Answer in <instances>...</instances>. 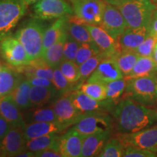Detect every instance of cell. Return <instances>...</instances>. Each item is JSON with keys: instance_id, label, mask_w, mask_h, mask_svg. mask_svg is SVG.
<instances>
[{"instance_id": "1", "label": "cell", "mask_w": 157, "mask_h": 157, "mask_svg": "<svg viewBox=\"0 0 157 157\" xmlns=\"http://www.w3.org/2000/svg\"><path fill=\"white\" fill-rule=\"evenodd\" d=\"M109 113L119 132H137L157 123V109H150L130 98L121 99Z\"/></svg>"}, {"instance_id": "2", "label": "cell", "mask_w": 157, "mask_h": 157, "mask_svg": "<svg viewBox=\"0 0 157 157\" xmlns=\"http://www.w3.org/2000/svg\"><path fill=\"white\" fill-rule=\"evenodd\" d=\"M45 29L43 21L33 17L24 21L14 35L24 47L30 62L42 57Z\"/></svg>"}, {"instance_id": "3", "label": "cell", "mask_w": 157, "mask_h": 157, "mask_svg": "<svg viewBox=\"0 0 157 157\" xmlns=\"http://www.w3.org/2000/svg\"><path fill=\"white\" fill-rule=\"evenodd\" d=\"M156 74L127 78V85L122 98H130L146 105L157 103Z\"/></svg>"}, {"instance_id": "4", "label": "cell", "mask_w": 157, "mask_h": 157, "mask_svg": "<svg viewBox=\"0 0 157 157\" xmlns=\"http://www.w3.org/2000/svg\"><path fill=\"white\" fill-rule=\"evenodd\" d=\"M127 27L136 29L147 26L157 5L151 0H130L117 7Z\"/></svg>"}, {"instance_id": "5", "label": "cell", "mask_w": 157, "mask_h": 157, "mask_svg": "<svg viewBox=\"0 0 157 157\" xmlns=\"http://www.w3.org/2000/svg\"><path fill=\"white\" fill-rule=\"evenodd\" d=\"M21 0H0V42L10 36L26 13Z\"/></svg>"}, {"instance_id": "6", "label": "cell", "mask_w": 157, "mask_h": 157, "mask_svg": "<svg viewBox=\"0 0 157 157\" xmlns=\"http://www.w3.org/2000/svg\"><path fill=\"white\" fill-rule=\"evenodd\" d=\"M114 127L113 119L107 111H94L83 113L73 127L83 136L97 132L112 130Z\"/></svg>"}, {"instance_id": "7", "label": "cell", "mask_w": 157, "mask_h": 157, "mask_svg": "<svg viewBox=\"0 0 157 157\" xmlns=\"http://www.w3.org/2000/svg\"><path fill=\"white\" fill-rule=\"evenodd\" d=\"M74 15L85 24L101 25L106 2L104 0H71Z\"/></svg>"}, {"instance_id": "8", "label": "cell", "mask_w": 157, "mask_h": 157, "mask_svg": "<svg viewBox=\"0 0 157 157\" xmlns=\"http://www.w3.org/2000/svg\"><path fill=\"white\" fill-rule=\"evenodd\" d=\"M33 12V17L42 21L74 15L72 6L65 0H39L34 4Z\"/></svg>"}, {"instance_id": "9", "label": "cell", "mask_w": 157, "mask_h": 157, "mask_svg": "<svg viewBox=\"0 0 157 157\" xmlns=\"http://www.w3.org/2000/svg\"><path fill=\"white\" fill-rule=\"evenodd\" d=\"M117 137L125 148L137 147L157 154V124L137 132H119Z\"/></svg>"}, {"instance_id": "10", "label": "cell", "mask_w": 157, "mask_h": 157, "mask_svg": "<svg viewBox=\"0 0 157 157\" xmlns=\"http://www.w3.org/2000/svg\"><path fill=\"white\" fill-rule=\"evenodd\" d=\"M0 55L10 66L15 69L30 63L24 47L12 34L0 42Z\"/></svg>"}, {"instance_id": "11", "label": "cell", "mask_w": 157, "mask_h": 157, "mask_svg": "<svg viewBox=\"0 0 157 157\" xmlns=\"http://www.w3.org/2000/svg\"><path fill=\"white\" fill-rule=\"evenodd\" d=\"M71 101L76 109L82 113L94 112V111H107L110 112L115 103L105 99L103 101H97L90 98L80 91L76 90L69 93Z\"/></svg>"}, {"instance_id": "12", "label": "cell", "mask_w": 157, "mask_h": 157, "mask_svg": "<svg viewBox=\"0 0 157 157\" xmlns=\"http://www.w3.org/2000/svg\"><path fill=\"white\" fill-rule=\"evenodd\" d=\"M100 26L117 40L127 28L126 21L119 8L107 2Z\"/></svg>"}, {"instance_id": "13", "label": "cell", "mask_w": 157, "mask_h": 157, "mask_svg": "<svg viewBox=\"0 0 157 157\" xmlns=\"http://www.w3.org/2000/svg\"><path fill=\"white\" fill-rule=\"evenodd\" d=\"M2 156H17L25 149V140L23 129L17 127H10L1 142Z\"/></svg>"}, {"instance_id": "14", "label": "cell", "mask_w": 157, "mask_h": 157, "mask_svg": "<svg viewBox=\"0 0 157 157\" xmlns=\"http://www.w3.org/2000/svg\"><path fill=\"white\" fill-rule=\"evenodd\" d=\"M122 78H124L123 74L116 62L114 56H112L103 58L87 81L106 84Z\"/></svg>"}, {"instance_id": "15", "label": "cell", "mask_w": 157, "mask_h": 157, "mask_svg": "<svg viewBox=\"0 0 157 157\" xmlns=\"http://www.w3.org/2000/svg\"><path fill=\"white\" fill-rule=\"evenodd\" d=\"M93 42L105 56H112L121 51L117 39H113L100 25L86 24Z\"/></svg>"}, {"instance_id": "16", "label": "cell", "mask_w": 157, "mask_h": 157, "mask_svg": "<svg viewBox=\"0 0 157 157\" xmlns=\"http://www.w3.org/2000/svg\"><path fill=\"white\" fill-rule=\"evenodd\" d=\"M57 119L61 123L68 124L71 126L79 120L83 113L76 109L72 103L69 93L63 95L52 105Z\"/></svg>"}, {"instance_id": "17", "label": "cell", "mask_w": 157, "mask_h": 157, "mask_svg": "<svg viewBox=\"0 0 157 157\" xmlns=\"http://www.w3.org/2000/svg\"><path fill=\"white\" fill-rule=\"evenodd\" d=\"M71 125L60 121H43L26 124L23 129L25 140H29L34 137L50 134H60L66 130Z\"/></svg>"}, {"instance_id": "18", "label": "cell", "mask_w": 157, "mask_h": 157, "mask_svg": "<svg viewBox=\"0 0 157 157\" xmlns=\"http://www.w3.org/2000/svg\"><path fill=\"white\" fill-rule=\"evenodd\" d=\"M84 136L78 132L74 127L60 135L59 151L63 157L81 156L82 143Z\"/></svg>"}, {"instance_id": "19", "label": "cell", "mask_w": 157, "mask_h": 157, "mask_svg": "<svg viewBox=\"0 0 157 157\" xmlns=\"http://www.w3.org/2000/svg\"><path fill=\"white\" fill-rule=\"evenodd\" d=\"M0 114L13 127L24 129L25 122L21 109L15 103L10 95L0 98Z\"/></svg>"}, {"instance_id": "20", "label": "cell", "mask_w": 157, "mask_h": 157, "mask_svg": "<svg viewBox=\"0 0 157 157\" xmlns=\"http://www.w3.org/2000/svg\"><path fill=\"white\" fill-rule=\"evenodd\" d=\"M111 132L112 130H108L84 136L81 157L98 156L103 150L104 146L109 140Z\"/></svg>"}, {"instance_id": "21", "label": "cell", "mask_w": 157, "mask_h": 157, "mask_svg": "<svg viewBox=\"0 0 157 157\" xmlns=\"http://www.w3.org/2000/svg\"><path fill=\"white\" fill-rule=\"evenodd\" d=\"M149 35L147 26L127 28L118 39L121 50L135 51Z\"/></svg>"}, {"instance_id": "22", "label": "cell", "mask_w": 157, "mask_h": 157, "mask_svg": "<svg viewBox=\"0 0 157 157\" xmlns=\"http://www.w3.org/2000/svg\"><path fill=\"white\" fill-rule=\"evenodd\" d=\"M23 78L22 74L5 65L0 72V98L10 95Z\"/></svg>"}, {"instance_id": "23", "label": "cell", "mask_w": 157, "mask_h": 157, "mask_svg": "<svg viewBox=\"0 0 157 157\" xmlns=\"http://www.w3.org/2000/svg\"><path fill=\"white\" fill-rule=\"evenodd\" d=\"M68 37L80 44L94 42L85 23L80 21L75 15H69L66 25Z\"/></svg>"}, {"instance_id": "24", "label": "cell", "mask_w": 157, "mask_h": 157, "mask_svg": "<svg viewBox=\"0 0 157 157\" xmlns=\"http://www.w3.org/2000/svg\"><path fill=\"white\" fill-rule=\"evenodd\" d=\"M68 39L67 32H64L56 42L43 52L42 58L53 68L58 67L64 60V45Z\"/></svg>"}, {"instance_id": "25", "label": "cell", "mask_w": 157, "mask_h": 157, "mask_svg": "<svg viewBox=\"0 0 157 157\" xmlns=\"http://www.w3.org/2000/svg\"><path fill=\"white\" fill-rule=\"evenodd\" d=\"M68 17L69 15H66L58 18L52 25L45 29L43 37L42 53L51 45L56 42L62 34L66 32Z\"/></svg>"}, {"instance_id": "26", "label": "cell", "mask_w": 157, "mask_h": 157, "mask_svg": "<svg viewBox=\"0 0 157 157\" xmlns=\"http://www.w3.org/2000/svg\"><path fill=\"white\" fill-rule=\"evenodd\" d=\"M60 137V135L58 134H50L34 137L26 141L25 149L33 152L47 150V149H52L59 151Z\"/></svg>"}, {"instance_id": "27", "label": "cell", "mask_w": 157, "mask_h": 157, "mask_svg": "<svg viewBox=\"0 0 157 157\" xmlns=\"http://www.w3.org/2000/svg\"><path fill=\"white\" fill-rule=\"evenodd\" d=\"M31 87V84L28 78H23L10 94L13 101L21 110H27L32 107L30 99Z\"/></svg>"}, {"instance_id": "28", "label": "cell", "mask_w": 157, "mask_h": 157, "mask_svg": "<svg viewBox=\"0 0 157 157\" xmlns=\"http://www.w3.org/2000/svg\"><path fill=\"white\" fill-rule=\"evenodd\" d=\"M157 74V63L152 57H140L129 75L124 76L127 78L143 77Z\"/></svg>"}, {"instance_id": "29", "label": "cell", "mask_w": 157, "mask_h": 157, "mask_svg": "<svg viewBox=\"0 0 157 157\" xmlns=\"http://www.w3.org/2000/svg\"><path fill=\"white\" fill-rule=\"evenodd\" d=\"M58 95L56 90L42 86H32L30 90V99L32 107L39 108L46 105Z\"/></svg>"}, {"instance_id": "30", "label": "cell", "mask_w": 157, "mask_h": 157, "mask_svg": "<svg viewBox=\"0 0 157 157\" xmlns=\"http://www.w3.org/2000/svg\"><path fill=\"white\" fill-rule=\"evenodd\" d=\"M140 57L135 51L121 50L114 55L116 62L124 76L129 75Z\"/></svg>"}, {"instance_id": "31", "label": "cell", "mask_w": 157, "mask_h": 157, "mask_svg": "<svg viewBox=\"0 0 157 157\" xmlns=\"http://www.w3.org/2000/svg\"><path fill=\"white\" fill-rule=\"evenodd\" d=\"M23 117L25 122L28 123L58 121L52 108H34L26 111Z\"/></svg>"}, {"instance_id": "32", "label": "cell", "mask_w": 157, "mask_h": 157, "mask_svg": "<svg viewBox=\"0 0 157 157\" xmlns=\"http://www.w3.org/2000/svg\"><path fill=\"white\" fill-rule=\"evenodd\" d=\"M77 90L97 101L106 99L105 84L99 82H84L78 84Z\"/></svg>"}, {"instance_id": "33", "label": "cell", "mask_w": 157, "mask_h": 157, "mask_svg": "<svg viewBox=\"0 0 157 157\" xmlns=\"http://www.w3.org/2000/svg\"><path fill=\"white\" fill-rule=\"evenodd\" d=\"M127 80L126 78H119L105 84L106 87V99L115 104L120 101V98L124 93Z\"/></svg>"}, {"instance_id": "34", "label": "cell", "mask_w": 157, "mask_h": 157, "mask_svg": "<svg viewBox=\"0 0 157 157\" xmlns=\"http://www.w3.org/2000/svg\"><path fill=\"white\" fill-rule=\"evenodd\" d=\"M105 56L103 53H98L88 59L83 63L78 66L79 67V73H80V78L79 82L80 84L83 83L87 80V78L90 77V75L93 73L94 71L96 69L98 66L103 58H105Z\"/></svg>"}, {"instance_id": "35", "label": "cell", "mask_w": 157, "mask_h": 157, "mask_svg": "<svg viewBox=\"0 0 157 157\" xmlns=\"http://www.w3.org/2000/svg\"><path fill=\"white\" fill-rule=\"evenodd\" d=\"M125 147L118 137L109 139L103 147V150L98 154L100 157H121L124 156Z\"/></svg>"}, {"instance_id": "36", "label": "cell", "mask_w": 157, "mask_h": 157, "mask_svg": "<svg viewBox=\"0 0 157 157\" xmlns=\"http://www.w3.org/2000/svg\"><path fill=\"white\" fill-rule=\"evenodd\" d=\"M55 87L58 91V95H65L74 91V84L65 77L61 71L58 67L54 68L53 78L52 79Z\"/></svg>"}, {"instance_id": "37", "label": "cell", "mask_w": 157, "mask_h": 157, "mask_svg": "<svg viewBox=\"0 0 157 157\" xmlns=\"http://www.w3.org/2000/svg\"><path fill=\"white\" fill-rule=\"evenodd\" d=\"M62 74L70 82L76 84L79 82V67L75 61L69 60H63L58 66Z\"/></svg>"}, {"instance_id": "38", "label": "cell", "mask_w": 157, "mask_h": 157, "mask_svg": "<svg viewBox=\"0 0 157 157\" xmlns=\"http://www.w3.org/2000/svg\"><path fill=\"white\" fill-rule=\"evenodd\" d=\"M101 51L99 50L94 42L82 43L78 48L77 55H76L75 63L78 66L83 63L88 59L95 56L96 54L101 53Z\"/></svg>"}, {"instance_id": "39", "label": "cell", "mask_w": 157, "mask_h": 157, "mask_svg": "<svg viewBox=\"0 0 157 157\" xmlns=\"http://www.w3.org/2000/svg\"><path fill=\"white\" fill-rule=\"evenodd\" d=\"M156 42V36L148 35L142 44L135 50V52L140 57H152Z\"/></svg>"}, {"instance_id": "40", "label": "cell", "mask_w": 157, "mask_h": 157, "mask_svg": "<svg viewBox=\"0 0 157 157\" xmlns=\"http://www.w3.org/2000/svg\"><path fill=\"white\" fill-rule=\"evenodd\" d=\"M80 44H81L80 43L68 37L67 40H66L64 45V60H69L75 61L76 55H77L78 50Z\"/></svg>"}, {"instance_id": "41", "label": "cell", "mask_w": 157, "mask_h": 157, "mask_svg": "<svg viewBox=\"0 0 157 157\" xmlns=\"http://www.w3.org/2000/svg\"><path fill=\"white\" fill-rule=\"evenodd\" d=\"M124 156L125 157H156V153L137 147L128 146L125 148Z\"/></svg>"}, {"instance_id": "42", "label": "cell", "mask_w": 157, "mask_h": 157, "mask_svg": "<svg viewBox=\"0 0 157 157\" xmlns=\"http://www.w3.org/2000/svg\"><path fill=\"white\" fill-rule=\"evenodd\" d=\"M32 86H42L46 87L52 90H56L55 87L51 79L42 77H37V76H29L26 77Z\"/></svg>"}, {"instance_id": "43", "label": "cell", "mask_w": 157, "mask_h": 157, "mask_svg": "<svg viewBox=\"0 0 157 157\" xmlns=\"http://www.w3.org/2000/svg\"><path fill=\"white\" fill-rule=\"evenodd\" d=\"M149 35L157 37V9L154 10L147 25Z\"/></svg>"}, {"instance_id": "44", "label": "cell", "mask_w": 157, "mask_h": 157, "mask_svg": "<svg viewBox=\"0 0 157 157\" xmlns=\"http://www.w3.org/2000/svg\"><path fill=\"white\" fill-rule=\"evenodd\" d=\"M34 155L35 157H63L58 151L52 150V149H47V150L34 152Z\"/></svg>"}, {"instance_id": "45", "label": "cell", "mask_w": 157, "mask_h": 157, "mask_svg": "<svg viewBox=\"0 0 157 157\" xmlns=\"http://www.w3.org/2000/svg\"><path fill=\"white\" fill-rule=\"evenodd\" d=\"M12 126L0 114V142L5 136Z\"/></svg>"}, {"instance_id": "46", "label": "cell", "mask_w": 157, "mask_h": 157, "mask_svg": "<svg viewBox=\"0 0 157 157\" xmlns=\"http://www.w3.org/2000/svg\"><path fill=\"white\" fill-rule=\"evenodd\" d=\"M105 2H106L107 3L111 4V5H114L116 7H119L123 4L127 2L130 1V0H104Z\"/></svg>"}, {"instance_id": "47", "label": "cell", "mask_w": 157, "mask_h": 157, "mask_svg": "<svg viewBox=\"0 0 157 157\" xmlns=\"http://www.w3.org/2000/svg\"><path fill=\"white\" fill-rule=\"evenodd\" d=\"M21 1H22L23 2H24L27 6H29L31 5H34V4L39 1V0H21Z\"/></svg>"}, {"instance_id": "48", "label": "cell", "mask_w": 157, "mask_h": 157, "mask_svg": "<svg viewBox=\"0 0 157 157\" xmlns=\"http://www.w3.org/2000/svg\"><path fill=\"white\" fill-rule=\"evenodd\" d=\"M152 58L154 59V60L156 61V63H157V42L156 44V46H155L154 48V54H153Z\"/></svg>"}, {"instance_id": "49", "label": "cell", "mask_w": 157, "mask_h": 157, "mask_svg": "<svg viewBox=\"0 0 157 157\" xmlns=\"http://www.w3.org/2000/svg\"><path fill=\"white\" fill-rule=\"evenodd\" d=\"M4 66H5V65H4L2 63L1 61H0V72L2 71V70L3 69V68H4Z\"/></svg>"}, {"instance_id": "50", "label": "cell", "mask_w": 157, "mask_h": 157, "mask_svg": "<svg viewBox=\"0 0 157 157\" xmlns=\"http://www.w3.org/2000/svg\"><path fill=\"white\" fill-rule=\"evenodd\" d=\"M0 156H2V147H1V143H0Z\"/></svg>"}, {"instance_id": "51", "label": "cell", "mask_w": 157, "mask_h": 157, "mask_svg": "<svg viewBox=\"0 0 157 157\" xmlns=\"http://www.w3.org/2000/svg\"><path fill=\"white\" fill-rule=\"evenodd\" d=\"M151 1H152V2H154L155 4H156V5H157V0H151Z\"/></svg>"}, {"instance_id": "52", "label": "cell", "mask_w": 157, "mask_h": 157, "mask_svg": "<svg viewBox=\"0 0 157 157\" xmlns=\"http://www.w3.org/2000/svg\"><path fill=\"white\" fill-rule=\"evenodd\" d=\"M156 94H157V74H156Z\"/></svg>"}]
</instances>
